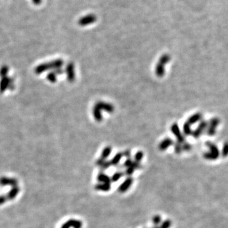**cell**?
<instances>
[{
    "instance_id": "1",
    "label": "cell",
    "mask_w": 228,
    "mask_h": 228,
    "mask_svg": "<svg viewBox=\"0 0 228 228\" xmlns=\"http://www.w3.org/2000/svg\"><path fill=\"white\" fill-rule=\"evenodd\" d=\"M219 119L217 118L212 119L209 123H208V129H207V134L209 136H213L216 134V129L217 126L219 124Z\"/></svg>"
},
{
    "instance_id": "2",
    "label": "cell",
    "mask_w": 228,
    "mask_h": 228,
    "mask_svg": "<svg viewBox=\"0 0 228 228\" xmlns=\"http://www.w3.org/2000/svg\"><path fill=\"white\" fill-rule=\"evenodd\" d=\"M207 146L209 147L210 152V153H207L205 154V157L208 159H214L217 158V155H219V150L217 148V146L212 144L210 141H207Z\"/></svg>"
},
{
    "instance_id": "3",
    "label": "cell",
    "mask_w": 228,
    "mask_h": 228,
    "mask_svg": "<svg viewBox=\"0 0 228 228\" xmlns=\"http://www.w3.org/2000/svg\"><path fill=\"white\" fill-rule=\"evenodd\" d=\"M208 126V122L206 121H202L200 123L199 126H198V128L195 130L194 131L192 132V135L193 136L194 138H199V136L201 134L204 130L207 128Z\"/></svg>"
},
{
    "instance_id": "4",
    "label": "cell",
    "mask_w": 228,
    "mask_h": 228,
    "mask_svg": "<svg viewBox=\"0 0 228 228\" xmlns=\"http://www.w3.org/2000/svg\"><path fill=\"white\" fill-rule=\"evenodd\" d=\"M171 131H172V132L173 133V134L175 136V137L177 138L178 143H182L184 142V137L181 134L180 128H179L178 125L177 124L175 123L171 126Z\"/></svg>"
},
{
    "instance_id": "5",
    "label": "cell",
    "mask_w": 228,
    "mask_h": 228,
    "mask_svg": "<svg viewBox=\"0 0 228 228\" xmlns=\"http://www.w3.org/2000/svg\"><path fill=\"white\" fill-rule=\"evenodd\" d=\"M96 105L101 110H105V111L109 113H112L114 111V106L109 103L99 102L96 104Z\"/></svg>"
},
{
    "instance_id": "6",
    "label": "cell",
    "mask_w": 228,
    "mask_h": 228,
    "mask_svg": "<svg viewBox=\"0 0 228 228\" xmlns=\"http://www.w3.org/2000/svg\"><path fill=\"white\" fill-rule=\"evenodd\" d=\"M96 17L94 15H88L85 17H83L79 20V24L81 25H88L96 21Z\"/></svg>"
},
{
    "instance_id": "7",
    "label": "cell",
    "mask_w": 228,
    "mask_h": 228,
    "mask_svg": "<svg viewBox=\"0 0 228 228\" xmlns=\"http://www.w3.org/2000/svg\"><path fill=\"white\" fill-rule=\"evenodd\" d=\"M133 182L132 178L131 177H129L126 180L124 181V182L120 186L119 188V191L121 193H124V192L126 191L128 189L130 188V186L132 185Z\"/></svg>"
},
{
    "instance_id": "8",
    "label": "cell",
    "mask_w": 228,
    "mask_h": 228,
    "mask_svg": "<svg viewBox=\"0 0 228 228\" xmlns=\"http://www.w3.org/2000/svg\"><path fill=\"white\" fill-rule=\"evenodd\" d=\"M172 144H173V141H172V139H171L170 138H166L160 143L159 149L162 151L165 150L169 146L172 145Z\"/></svg>"
},
{
    "instance_id": "9",
    "label": "cell",
    "mask_w": 228,
    "mask_h": 228,
    "mask_svg": "<svg viewBox=\"0 0 228 228\" xmlns=\"http://www.w3.org/2000/svg\"><path fill=\"white\" fill-rule=\"evenodd\" d=\"M155 74L159 77L164 76V75L165 74L164 65L158 62L155 67Z\"/></svg>"
},
{
    "instance_id": "10",
    "label": "cell",
    "mask_w": 228,
    "mask_h": 228,
    "mask_svg": "<svg viewBox=\"0 0 228 228\" xmlns=\"http://www.w3.org/2000/svg\"><path fill=\"white\" fill-rule=\"evenodd\" d=\"M201 114L200 113H197L194 114L193 115L191 116L190 118L188 119L187 122L190 125L194 124L199 121L200 120H201Z\"/></svg>"
},
{
    "instance_id": "11",
    "label": "cell",
    "mask_w": 228,
    "mask_h": 228,
    "mask_svg": "<svg viewBox=\"0 0 228 228\" xmlns=\"http://www.w3.org/2000/svg\"><path fill=\"white\" fill-rule=\"evenodd\" d=\"M98 180L100 182H102L103 183L105 184H111V179H110V177L106 175V174H103V172H101L98 175Z\"/></svg>"
},
{
    "instance_id": "12",
    "label": "cell",
    "mask_w": 228,
    "mask_h": 228,
    "mask_svg": "<svg viewBox=\"0 0 228 228\" xmlns=\"http://www.w3.org/2000/svg\"><path fill=\"white\" fill-rule=\"evenodd\" d=\"M93 115L94 117V119H95L97 121L100 122L101 120H102V112H101V110L96 105L94 106L93 109Z\"/></svg>"
},
{
    "instance_id": "13",
    "label": "cell",
    "mask_w": 228,
    "mask_h": 228,
    "mask_svg": "<svg viewBox=\"0 0 228 228\" xmlns=\"http://www.w3.org/2000/svg\"><path fill=\"white\" fill-rule=\"evenodd\" d=\"M111 151H112V148L110 147V146H107V147H106L103 150L102 154V156H101L100 158H102L105 160V159H106L110 155V153H111Z\"/></svg>"
},
{
    "instance_id": "14",
    "label": "cell",
    "mask_w": 228,
    "mask_h": 228,
    "mask_svg": "<svg viewBox=\"0 0 228 228\" xmlns=\"http://www.w3.org/2000/svg\"><path fill=\"white\" fill-rule=\"evenodd\" d=\"M171 60V57L170 55H169L167 54H165V55H163L159 59V63H160L163 65H165L166 63H167L168 62H169V61Z\"/></svg>"
},
{
    "instance_id": "15",
    "label": "cell",
    "mask_w": 228,
    "mask_h": 228,
    "mask_svg": "<svg viewBox=\"0 0 228 228\" xmlns=\"http://www.w3.org/2000/svg\"><path fill=\"white\" fill-rule=\"evenodd\" d=\"M122 154H120V153H119V154H117V155H115V157H114L111 161H110V164H111V165H116L119 164V162H120V159L122 158Z\"/></svg>"
},
{
    "instance_id": "16",
    "label": "cell",
    "mask_w": 228,
    "mask_h": 228,
    "mask_svg": "<svg viewBox=\"0 0 228 228\" xmlns=\"http://www.w3.org/2000/svg\"><path fill=\"white\" fill-rule=\"evenodd\" d=\"M96 188L98 190H102L105 191H109L110 189V184H105V183L99 184L96 186Z\"/></svg>"
},
{
    "instance_id": "17",
    "label": "cell",
    "mask_w": 228,
    "mask_h": 228,
    "mask_svg": "<svg viewBox=\"0 0 228 228\" xmlns=\"http://www.w3.org/2000/svg\"><path fill=\"white\" fill-rule=\"evenodd\" d=\"M183 131H184V132L186 135H190V134H192V132H193L191 129L190 124H189L187 122L184 124Z\"/></svg>"
},
{
    "instance_id": "18",
    "label": "cell",
    "mask_w": 228,
    "mask_h": 228,
    "mask_svg": "<svg viewBox=\"0 0 228 228\" xmlns=\"http://www.w3.org/2000/svg\"><path fill=\"white\" fill-rule=\"evenodd\" d=\"M124 175V173L122 172H117L116 173L114 174L113 175V176L111 178V181L112 182H115L119 180V179L121 177L122 175Z\"/></svg>"
},
{
    "instance_id": "19",
    "label": "cell",
    "mask_w": 228,
    "mask_h": 228,
    "mask_svg": "<svg viewBox=\"0 0 228 228\" xmlns=\"http://www.w3.org/2000/svg\"><path fill=\"white\" fill-rule=\"evenodd\" d=\"M143 154L142 152H137L135 155V160L136 162H139L141 160V159L143 158Z\"/></svg>"
},
{
    "instance_id": "20",
    "label": "cell",
    "mask_w": 228,
    "mask_h": 228,
    "mask_svg": "<svg viewBox=\"0 0 228 228\" xmlns=\"http://www.w3.org/2000/svg\"><path fill=\"white\" fill-rule=\"evenodd\" d=\"M171 225V222L169 220H167L164 221L162 224V225L159 227V228H169Z\"/></svg>"
},
{
    "instance_id": "21",
    "label": "cell",
    "mask_w": 228,
    "mask_h": 228,
    "mask_svg": "<svg viewBox=\"0 0 228 228\" xmlns=\"http://www.w3.org/2000/svg\"><path fill=\"white\" fill-rule=\"evenodd\" d=\"M175 152L176 154H180V153L182 151V146L180 145V143H177L175 145Z\"/></svg>"
},
{
    "instance_id": "22",
    "label": "cell",
    "mask_w": 228,
    "mask_h": 228,
    "mask_svg": "<svg viewBox=\"0 0 228 228\" xmlns=\"http://www.w3.org/2000/svg\"><path fill=\"white\" fill-rule=\"evenodd\" d=\"M134 170H135L134 168H133L132 166H130V167H128V169H127L125 174L128 175H131L133 174V172H134Z\"/></svg>"
},
{
    "instance_id": "23",
    "label": "cell",
    "mask_w": 228,
    "mask_h": 228,
    "mask_svg": "<svg viewBox=\"0 0 228 228\" xmlns=\"http://www.w3.org/2000/svg\"><path fill=\"white\" fill-rule=\"evenodd\" d=\"M110 165H111V164H110V162H105V161L102 164V165L100 166V167H102V169H103V170H105V169H109L110 167Z\"/></svg>"
},
{
    "instance_id": "24",
    "label": "cell",
    "mask_w": 228,
    "mask_h": 228,
    "mask_svg": "<svg viewBox=\"0 0 228 228\" xmlns=\"http://www.w3.org/2000/svg\"><path fill=\"white\" fill-rule=\"evenodd\" d=\"M153 222L155 224V225H158V224L161 222V218L159 216H156L153 219Z\"/></svg>"
},
{
    "instance_id": "25",
    "label": "cell",
    "mask_w": 228,
    "mask_h": 228,
    "mask_svg": "<svg viewBox=\"0 0 228 228\" xmlns=\"http://www.w3.org/2000/svg\"><path fill=\"white\" fill-rule=\"evenodd\" d=\"M132 161L131 160V158H128V159H127V160L124 162V165L126 167H129L132 165Z\"/></svg>"
},
{
    "instance_id": "26",
    "label": "cell",
    "mask_w": 228,
    "mask_h": 228,
    "mask_svg": "<svg viewBox=\"0 0 228 228\" xmlns=\"http://www.w3.org/2000/svg\"><path fill=\"white\" fill-rule=\"evenodd\" d=\"M191 146L190 144H188V143H184V145L182 146V150H186V151H188V150H190L191 149Z\"/></svg>"
},
{
    "instance_id": "27",
    "label": "cell",
    "mask_w": 228,
    "mask_h": 228,
    "mask_svg": "<svg viewBox=\"0 0 228 228\" xmlns=\"http://www.w3.org/2000/svg\"><path fill=\"white\" fill-rule=\"evenodd\" d=\"M223 152V154L224 155H226L228 154V143H225V144H224Z\"/></svg>"
},
{
    "instance_id": "28",
    "label": "cell",
    "mask_w": 228,
    "mask_h": 228,
    "mask_svg": "<svg viewBox=\"0 0 228 228\" xmlns=\"http://www.w3.org/2000/svg\"><path fill=\"white\" fill-rule=\"evenodd\" d=\"M41 1L42 0H32V2H33L35 5H40Z\"/></svg>"
},
{
    "instance_id": "29",
    "label": "cell",
    "mask_w": 228,
    "mask_h": 228,
    "mask_svg": "<svg viewBox=\"0 0 228 228\" xmlns=\"http://www.w3.org/2000/svg\"><path fill=\"white\" fill-rule=\"evenodd\" d=\"M124 154H125L126 156H127V157L129 158V157H130V152L129 151L128 152H126Z\"/></svg>"
}]
</instances>
